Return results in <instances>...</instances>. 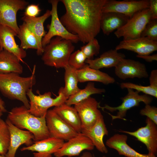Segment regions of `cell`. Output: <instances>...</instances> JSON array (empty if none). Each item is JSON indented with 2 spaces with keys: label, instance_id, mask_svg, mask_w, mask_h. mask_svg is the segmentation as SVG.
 Returning <instances> with one entry per match:
<instances>
[{
  "label": "cell",
  "instance_id": "30",
  "mask_svg": "<svg viewBox=\"0 0 157 157\" xmlns=\"http://www.w3.org/2000/svg\"><path fill=\"white\" fill-rule=\"evenodd\" d=\"M19 26V32L17 36L20 40V47L24 49H31L37 50L38 42L35 35L24 22Z\"/></svg>",
  "mask_w": 157,
  "mask_h": 157
},
{
  "label": "cell",
  "instance_id": "33",
  "mask_svg": "<svg viewBox=\"0 0 157 157\" xmlns=\"http://www.w3.org/2000/svg\"><path fill=\"white\" fill-rule=\"evenodd\" d=\"M100 45L98 40L94 38L89 41L85 45L81 47L80 50L83 52L87 59H93L94 56L99 53Z\"/></svg>",
  "mask_w": 157,
  "mask_h": 157
},
{
  "label": "cell",
  "instance_id": "16",
  "mask_svg": "<svg viewBox=\"0 0 157 157\" xmlns=\"http://www.w3.org/2000/svg\"><path fill=\"white\" fill-rule=\"evenodd\" d=\"M6 122L10 132V142L5 157H15L17 151L20 145L25 144L27 147L33 144L34 136L30 131L23 130L15 126L8 119Z\"/></svg>",
  "mask_w": 157,
  "mask_h": 157
},
{
  "label": "cell",
  "instance_id": "25",
  "mask_svg": "<svg viewBox=\"0 0 157 157\" xmlns=\"http://www.w3.org/2000/svg\"><path fill=\"white\" fill-rule=\"evenodd\" d=\"M76 72L78 82L80 83L96 81L108 85L115 82V78L108 74L92 68L86 64L82 68L76 70Z\"/></svg>",
  "mask_w": 157,
  "mask_h": 157
},
{
  "label": "cell",
  "instance_id": "43",
  "mask_svg": "<svg viewBox=\"0 0 157 157\" xmlns=\"http://www.w3.org/2000/svg\"><path fill=\"white\" fill-rule=\"evenodd\" d=\"M3 112L1 108H0V118H1L3 115Z\"/></svg>",
  "mask_w": 157,
  "mask_h": 157
},
{
  "label": "cell",
  "instance_id": "10",
  "mask_svg": "<svg viewBox=\"0 0 157 157\" xmlns=\"http://www.w3.org/2000/svg\"><path fill=\"white\" fill-rule=\"evenodd\" d=\"M28 2L23 0H0V24L9 27L17 35L19 27L17 20V14L25 9Z\"/></svg>",
  "mask_w": 157,
  "mask_h": 157
},
{
  "label": "cell",
  "instance_id": "42",
  "mask_svg": "<svg viewBox=\"0 0 157 157\" xmlns=\"http://www.w3.org/2000/svg\"><path fill=\"white\" fill-rule=\"evenodd\" d=\"M80 157H93V155L89 152L86 151L83 153Z\"/></svg>",
  "mask_w": 157,
  "mask_h": 157
},
{
  "label": "cell",
  "instance_id": "31",
  "mask_svg": "<svg viewBox=\"0 0 157 157\" xmlns=\"http://www.w3.org/2000/svg\"><path fill=\"white\" fill-rule=\"evenodd\" d=\"M10 142V134L6 122L0 118V155L5 156Z\"/></svg>",
  "mask_w": 157,
  "mask_h": 157
},
{
  "label": "cell",
  "instance_id": "13",
  "mask_svg": "<svg viewBox=\"0 0 157 157\" xmlns=\"http://www.w3.org/2000/svg\"><path fill=\"white\" fill-rule=\"evenodd\" d=\"M149 0H106L102 8V13L117 12L128 16L130 18L136 13L149 8Z\"/></svg>",
  "mask_w": 157,
  "mask_h": 157
},
{
  "label": "cell",
  "instance_id": "29",
  "mask_svg": "<svg viewBox=\"0 0 157 157\" xmlns=\"http://www.w3.org/2000/svg\"><path fill=\"white\" fill-rule=\"evenodd\" d=\"M64 68L65 85L63 90L65 95L69 97L77 92L80 89L78 86L79 82L76 70L68 64Z\"/></svg>",
  "mask_w": 157,
  "mask_h": 157
},
{
  "label": "cell",
  "instance_id": "21",
  "mask_svg": "<svg viewBox=\"0 0 157 157\" xmlns=\"http://www.w3.org/2000/svg\"><path fill=\"white\" fill-rule=\"evenodd\" d=\"M127 139L126 135L115 134L106 141V144L116 150L119 155L127 157H157L148 154H143L138 152L127 144Z\"/></svg>",
  "mask_w": 157,
  "mask_h": 157
},
{
  "label": "cell",
  "instance_id": "1",
  "mask_svg": "<svg viewBox=\"0 0 157 157\" xmlns=\"http://www.w3.org/2000/svg\"><path fill=\"white\" fill-rule=\"evenodd\" d=\"M106 0H61L65 12L60 21L70 33L79 41L87 43L101 30L102 8Z\"/></svg>",
  "mask_w": 157,
  "mask_h": 157
},
{
  "label": "cell",
  "instance_id": "37",
  "mask_svg": "<svg viewBox=\"0 0 157 157\" xmlns=\"http://www.w3.org/2000/svg\"><path fill=\"white\" fill-rule=\"evenodd\" d=\"M41 11L38 4H31L27 7L24 15L31 17H36Z\"/></svg>",
  "mask_w": 157,
  "mask_h": 157
},
{
  "label": "cell",
  "instance_id": "23",
  "mask_svg": "<svg viewBox=\"0 0 157 157\" xmlns=\"http://www.w3.org/2000/svg\"><path fill=\"white\" fill-rule=\"evenodd\" d=\"M124 53L116 49H111L104 52L99 57L91 60L86 59L85 63L90 67L99 70L103 68L115 67L120 60L125 58Z\"/></svg>",
  "mask_w": 157,
  "mask_h": 157
},
{
  "label": "cell",
  "instance_id": "3",
  "mask_svg": "<svg viewBox=\"0 0 157 157\" xmlns=\"http://www.w3.org/2000/svg\"><path fill=\"white\" fill-rule=\"evenodd\" d=\"M45 116L36 117L30 113L23 105L13 108L9 112L7 119L19 128L31 132L34 136V141L36 142L50 137Z\"/></svg>",
  "mask_w": 157,
  "mask_h": 157
},
{
  "label": "cell",
  "instance_id": "22",
  "mask_svg": "<svg viewBox=\"0 0 157 157\" xmlns=\"http://www.w3.org/2000/svg\"><path fill=\"white\" fill-rule=\"evenodd\" d=\"M81 133L88 137L97 150L107 154L108 150L103 141V138L108 135V132L105 124L103 116L99 118L95 124L88 129L82 130Z\"/></svg>",
  "mask_w": 157,
  "mask_h": 157
},
{
  "label": "cell",
  "instance_id": "44",
  "mask_svg": "<svg viewBox=\"0 0 157 157\" xmlns=\"http://www.w3.org/2000/svg\"><path fill=\"white\" fill-rule=\"evenodd\" d=\"M93 157H95L94 155H93ZM102 157H106L105 156H103Z\"/></svg>",
  "mask_w": 157,
  "mask_h": 157
},
{
  "label": "cell",
  "instance_id": "2",
  "mask_svg": "<svg viewBox=\"0 0 157 157\" xmlns=\"http://www.w3.org/2000/svg\"><path fill=\"white\" fill-rule=\"evenodd\" d=\"M34 65L32 74L27 77H22L14 73H0V91L6 97L17 100L23 103L28 109L29 101L27 97L28 91L36 83Z\"/></svg>",
  "mask_w": 157,
  "mask_h": 157
},
{
  "label": "cell",
  "instance_id": "8",
  "mask_svg": "<svg viewBox=\"0 0 157 157\" xmlns=\"http://www.w3.org/2000/svg\"><path fill=\"white\" fill-rule=\"evenodd\" d=\"M60 1L58 0H50L49 2L51 4V20L50 24L47 26L48 31L43 37L42 45L43 48L47 44L50 40L55 36L60 37L69 40L73 43L79 41L77 36L69 33L62 24L58 14V5Z\"/></svg>",
  "mask_w": 157,
  "mask_h": 157
},
{
  "label": "cell",
  "instance_id": "41",
  "mask_svg": "<svg viewBox=\"0 0 157 157\" xmlns=\"http://www.w3.org/2000/svg\"><path fill=\"white\" fill-rule=\"evenodd\" d=\"M0 108L1 109L3 112H6V110L5 106V103L0 96Z\"/></svg>",
  "mask_w": 157,
  "mask_h": 157
},
{
  "label": "cell",
  "instance_id": "9",
  "mask_svg": "<svg viewBox=\"0 0 157 157\" xmlns=\"http://www.w3.org/2000/svg\"><path fill=\"white\" fill-rule=\"evenodd\" d=\"M74 105L81 122V131L90 128L103 116L99 109V103L91 97Z\"/></svg>",
  "mask_w": 157,
  "mask_h": 157
},
{
  "label": "cell",
  "instance_id": "19",
  "mask_svg": "<svg viewBox=\"0 0 157 157\" xmlns=\"http://www.w3.org/2000/svg\"><path fill=\"white\" fill-rule=\"evenodd\" d=\"M16 33L9 27L0 24V50L4 49L16 56L19 60L24 62L23 59L26 56L24 49L17 44L15 36Z\"/></svg>",
  "mask_w": 157,
  "mask_h": 157
},
{
  "label": "cell",
  "instance_id": "20",
  "mask_svg": "<svg viewBox=\"0 0 157 157\" xmlns=\"http://www.w3.org/2000/svg\"><path fill=\"white\" fill-rule=\"evenodd\" d=\"M51 10H47L40 16L31 17L24 15L21 18L37 38L38 48L36 53L38 56L42 55L43 53L44 49L42 45V41L47 33L44 30V24L45 20L51 16Z\"/></svg>",
  "mask_w": 157,
  "mask_h": 157
},
{
  "label": "cell",
  "instance_id": "6",
  "mask_svg": "<svg viewBox=\"0 0 157 157\" xmlns=\"http://www.w3.org/2000/svg\"><path fill=\"white\" fill-rule=\"evenodd\" d=\"M128 93L124 97L121 98L122 103L120 105L116 107H112L105 104L103 107L100 106L99 108L102 110L106 109L111 112H117V115H113L110 114L112 120L116 119H122L125 120L124 117L126 116L127 111L131 108L137 106L141 102L145 104H150L153 99L149 95L145 94H140L139 92L134 91L131 88L127 89Z\"/></svg>",
  "mask_w": 157,
  "mask_h": 157
},
{
  "label": "cell",
  "instance_id": "45",
  "mask_svg": "<svg viewBox=\"0 0 157 157\" xmlns=\"http://www.w3.org/2000/svg\"><path fill=\"white\" fill-rule=\"evenodd\" d=\"M0 157H5V156L0 155Z\"/></svg>",
  "mask_w": 157,
  "mask_h": 157
},
{
  "label": "cell",
  "instance_id": "18",
  "mask_svg": "<svg viewBox=\"0 0 157 157\" xmlns=\"http://www.w3.org/2000/svg\"><path fill=\"white\" fill-rule=\"evenodd\" d=\"M63 140L49 137L40 141L34 142L29 146L22 148L21 151H36L33 153L34 157H51L64 143Z\"/></svg>",
  "mask_w": 157,
  "mask_h": 157
},
{
  "label": "cell",
  "instance_id": "12",
  "mask_svg": "<svg viewBox=\"0 0 157 157\" xmlns=\"http://www.w3.org/2000/svg\"><path fill=\"white\" fill-rule=\"evenodd\" d=\"M146 125L131 132L119 130L118 131L135 137L144 143L148 150V154L156 156L157 154V126L152 121L147 117Z\"/></svg>",
  "mask_w": 157,
  "mask_h": 157
},
{
  "label": "cell",
  "instance_id": "35",
  "mask_svg": "<svg viewBox=\"0 0 157 157\" xmlns=\"http://www.w3.org/2000/svg\"><path fill=\"white\" fill-rule=\"evenodd\" d=\"M140 37H146L157 41V19L149 20L141 33Z\"/></svg>",
  "mask_w": 157,
  "mask_h": 157
},
{
  "label": "cell",
  "instance_id": "7",
  "mask_svg": "<svg viewBox=\"0 0 157 157\" xmlns=\"http://www.w3.org/2000/svg\"><path fill=\"white\" fill-rule=\"evenodd\" d=\"M151 19L149 8L141 10L135 14L123 26L114 33L117 38L123 40L135 39L140 37L146 25Z\"/></svg>",
  "mask_w": 157,
  "mask_h": 157
},
{
  "label": "cell",
  "instance_id": "26",
  "mask_svg": "<svg viewBox=\"0 0 157 157\" xmlns=\"http://www.w3.org/2000/svg\"><path fill=\"white\" fill-rule=\"evenodd\" d=\"M53 110L67 124L78 133L82 130L81 123L78 113L74 108L65 103Z\"/></svg>",
  "mask_w": 157,
  "mask_h": 157
},
{
  "label": "cell",
  "instance_id": "15",
  "mask_svg": "<svg viewBox=\"0 0 157 157\" xmlns=\"http://www.w3.org/2000/svg\"><path fill=\"white\" fill-rule=\"evenodd\" d=\"M115 73L120 79L147 78L148 74L144 64L133 60L122 59L115 67Z\"/></svg>",
  "mask_w": 157,
  "mask_h": 157
},
{
  "label": "cell",
  "instance_id": "17",
  "mask_svg": "<svg viewBox=\"0 0 157 157\" xmlns=\"http://www.w3.org/2000/svg\"><path fill=\"white\" fill-rule=\"evenodd\" d=\"M117 51L125 49L133 51L138 55H149L157 50V41L150 40L146 37L139 38L121 41L116 46Z\"/></svg>",
  "mask_w": 157,
  "mask_h": 157
},
{
  "label": "cell",
  "instance_id": "14",
  "mask_svg": "<svg viewBox=\"0 0 157 157\" xmlns=\"http://www.w3.org/2000/svg\"><path fill=\"white\" fill-rule=\"evenodd\" d=\"M94 146L91 140L82 133L76 135L64 142L62 147L53 155L56 157L77 156L84 150H92Z\"/></svg>",
  "mask_w": 157,
  "mask_h": 157
},
{
  "label": "cell",
  "instance_id": "11",
  "mask_svg": "<svg viewBox=\"0 0 157 157\" xmlns=\"http://www.w3.org/2000/svg\"><path fill=\"white\" fill-rule=\"evenodd\" d=\"M50 137L68 141L78 133L65 122L53 110H48L45 116Z\"/></svg>",
  "mask_w": 157,
  "mask_h": 157
},
{
  "label": "cell",
  "instance_id": "27",
  "mask_svg": "<svg viewBox=\"0 0 157 157\" xmlns=\"http://www.w3.org/2000/svg\"><path fill=\"white\" fill-rule=\"evenodd\" d=\"M20 61L13 53L4 49L0 50V73L22 74L23 68Z\"/></svg>",
  "mask_w": 157,
  "mask_h": 157
},
{
  "label": "cell",
  "instance_id": "28",
  "mask_svg": "<svg viewBox=\"0 0 157 157\" xmlns=\"http://www.w3.org/2000/svg\"><path fill=\"white\" fill-rule=\"evenodd\" d=\"M105 92V89L96 88L93 82H90L84 88L80 89L76 93L69 97L65 103L69 106L75 105L91 97L92 95L102 94Z\"/></svg>",
  "mask_w": 157,
  "mask_h": 157
},
{
  "label": "cell",
  "instance_id": "32",
  "mask_svg": "<svg viewBox=\"0 0 157 157\" xmlns=\"http://www.w3.org/2000/svg\"><path fill=\"white\" fill-rule=\"evenodd\" d=\"M122 89L131 88L144 94L157 98V86L151 85L145 86L137 84L131 82H123L120 84Z\"/></svg>",
  "mask_w": 157,
  "mask_h": 157
},
{
  "label": "cell",
  "instance_id": "38",
  "mask_svg": "<svg viewBox=\"0 0 157 157\" xmlns=\"http://www.w3.org/2000/svg\"><path fill=\"white\" fill-rule=\"evenodd\" d=\"M149 8L151 19H157V0H149Z\"/></svg>",
  "mask_w": 157,
  "mask_h": 157
},
{
  "label": "cell",
  "instance_id": "40",
  "mask_svg": "<svg viewBox=\"0 0 157 157\" xmlns=\"http://www.w3.org/2000/svg\"><path fill=\"white\" fill-rule=\"evenodd\" d=\"M136 56L138 58L143 59L148 62H152L153 61L157 60V54H155L151 55H150L141 56L137 55Z\"/></svg>",
  "mask_w": 157,
  "mask_h": 157
},
{
  "label": "cell",
  "instance_id": "36",
  "mask_svg": "<svg viewBox=\"0 0 157 157\" xmlns=\"http://www.w3.org/2000/svg\"><path fill=\"white\" fill-rule=\"evenodd\" d=\"M140 114L146 116L157 125V108L150 104L146 105L140 111Z\"/></svg>",
  "mask_w": 157,
  "mask_h": 157
},
{
  "label": "cell",
  "instance_id": "4",
  "mask_svg": "<svg viewBox=\"0 0 157 157\" xmlns=\"http://www.w3.org/2000/svg\"><path fill=\"white\" fill-rule=\"evenodd\" d=\"M75 49L70 40L56 36L43 48L42 60L44 64L56 68H64Z\"/></svg>",
  "mask_w": 157,
  "mask_h": 157
},
{
  "label": "cell",
  "instance_id": "24",
  "mask_svg": "<svg viewBox=\"0 0 157 157\" xmlns=\"http://www.w3.org/2000/svg\"><path fill=\"white\" fill-rule=\"evenodd\" d=\"M130 18L128 16L117 12L102 13L100 27L103 33L108 35L115 30H117L127 22Z\"/></svg>",
  "mask_w": 157,
  "mask_h": 157
},
{
  "label": "cell",
  "instance_id": "39",
  "mask_svg": "<svg viewBox=\"0 0 157 157\" xmlns=\"http://www.w3.org/2000/svg\"><path fill=\"white\" fill-rule=\"evenodd\" d=\"M150 85L157 86V70H152L149 77Z\"/></svg>",
  "mask_w": 157,
  "mask_h": 157
},
{
  "label": "cell",
  "instance_id": "5",
  "mask_svg": "<svg viewBox=\"0 0 157 157\" xmlns=\"http://www.w3.org/2000/svg\"><path fill=\"white\" fill-rule=\"evenodd\" d=\"M38 95L34 94L32 89L26 93L29 99V112L37 117L45 116L48 109L50 107L58 106L65 103L68 98L65 94L63 87H61L58 92V95L55 98L51 97V92H46L42 94L38 92Z\"/></svg>",
  "mask_w": 157,
  "mask_h": 157
},
{
  "label": "cell",
  "instance_id": "34",
  "mask_svg": "<svg viewBox=\"0 0 157 157\" xmlns=\"http://www.w3.org/2000/svg\"><path fill=\"white\" fill-rule=\"evenodd\" d=\"M86 59L81 51L80 49L78 50L71 54L69 58L68 64L76 69L78 70L85 65Z\"/></svg>",
  "mask_w": 157,
  "mask_h": 157
}]
</instances>
